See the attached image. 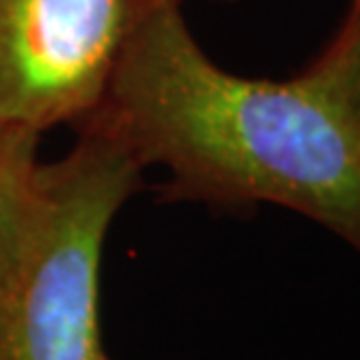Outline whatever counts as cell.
<instances>
[{"label": "cell", "mask_w": 360, "mask_h": 360, "mask_svg": "<svg viewBox=\"0 0 360 360\" xmlns=\"http://www.w3.org/2000/svg\"><path fill=\"white\" fill-rule=\"evenodd\" d=\"M302 72L360 140V0H351L335 37Z\"/></svg>", "instance_id": "cell-5"}, {"label": "cell", "mask_w": 360, "mask_h": 360, "mask_svg": "<svg viewBox=\"0 0 360 360\" xmlns=\"http://www.w3.org/2000/svg\"><path fill=\"white\" fill-rule=\"evenodd\" d=\"M151 3L0 0V130L89 121Z\"/></svg>", "instance_id": "cell-3"}, {"label": "cell", "mask_w": 360, "mask_h": 360, "mask_svg": "<svg viewBox=\"0 0 360 360\" xmlns=\"http://www.w3.org/2000/svg\"><path fill=\"white\" fill-rule=\"evenodd\" d=\"M142 170L96 126H82L63 158L42 163L24 254L0 300V360H110L98 311L103 247Z\"/></svg>", "instance_id": "cell-2"}, {"label": "cell", "mask_w": 360, "mask_h": 360, "mask_svg": "<svg viewBox=\"0 0 360 360\" xmlns=\"http://www.w3.org/2000/svg\"><path fill=\"white\" fill-rule=\"evenodd\" d=\"M96 126L167 170V200L270 202L360 254V140L307 79H254L202 51L181 0H154L130 35Z\"/></svg>", "instance_id": "cell-1"}, {"label": "cell", "mask_w": 360, "mask_h": 360, "mask_svg": "<svg viewBox=\"0 0 360 360\" xmlns=\"http://www.w3.org/2000/svg\"><path fill=\"white\" fill-rule=\"evenodd\" d=\"M40 135L0 130V300L24 254L40 188Z\"/></svg>", "instance_id": "cell-4"}]
</instances>
